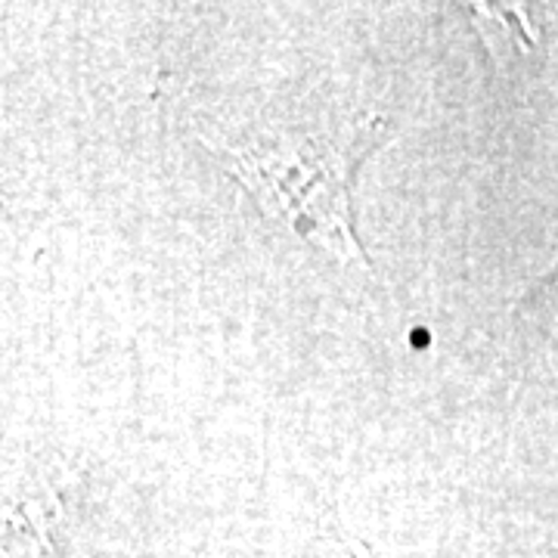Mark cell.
Returning a JSON list of instances; mask_svg holds the SVG:
<instances>
[{
  "mask_svg": "<svg viewBox=\"0 0 558 558\" xmlns=\"http://www.w3.org/2000/svg\"><path fill=\"white\" fill-rule=\"evenodd\" d=\"M385 131L388 124L376 119L344 140L279 131L233 146L205 137L202 143L220 168L258 199L260 211L336 258L369 267L357 240L351 186L363 159L385 140Z\"/></svg>",
  "mask_w": 558,
  "mask_h": 558,
  "instance_id": "1",
  "label": "cell"
},
{
  "mask_svg": "<svg viewBox=\"0 0 558 558\" xmlns=\"http://www.w3.org/2000/svg\"><path fill=\"white\" fill-rule=\"evenodd\" d=\"M515 341L527 357L524 363L558 373V267L519 304Z\"/></svg>",
  "mask_w": 558,
  "mask_h": 558,
  "instance_id": "2",
  "label": "cell"
},
{
  "mask_svg": "<svg viewBox=\"0 0 558 558\" xmlns=\"http://www.w3.org/2000/svg\"><path fill=\"white\" fill-rule=\"evenodd\" d=\"M25 481H28V478H25ZM28 487H32V497H35V502H38V487H35V481H28ZM53 512H60V506H57V509H50V512L38 509V519H44V515H53Z\"/></svg>",
  "mask_w": 558,
  "mask_h": 558,
  "instance_id": "3",
  "label": "cell"
}]
</instances>
